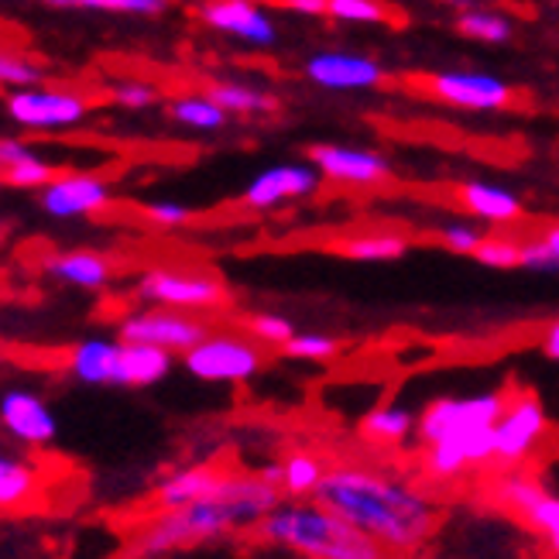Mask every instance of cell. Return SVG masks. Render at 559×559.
Masks as SVG:
<instances>
[{
    "label": "cell",
    "instance_id": "1",
    "mask_svg": "<svg viewBox=\"0 0 559 559\" xmlns=\"http://www.w3.org/2000/svg\"><path fill=\"white\" fill-rule=\"evenodd\" d=\"M312 501L350 522L395 559L419 556L443 525V501L432 488L378 464H330Z\"/></svg>",
    "mask_w": 559,
    "mask_h": 559
},
{
    "label": "cell",
    "instance_id": "2",
    "mask_svg": "<svg viewBox=\"0 0 559 559\" xmlns=\"http://www.w3.org/2000/svg\"><path fill=\"white\" fill-rule=\"evenodd\" d=\"M282 501H285L282 491L269 488L258 474L230 471L213 498L144 519V525L131 539V556L162 559L182 549H197L216 539H227L234 532H245V528L254 532Z\"/></svg>",
    "mask_w": 559,
    "mask_h": 559
},
{
    "label": "cell",
    "instance_id": "3",
    "mask_svg": "<svg viewBox=\"0 0 559 559\" xmlns=\"http://www.w3.org/2000/svg\"><path fill=\"white\" fill-rule=\"evenodd\" d=\"M254 539L299 559H395L350 522L333 515L320 501H282L254 528Z\"/></svg>",
    "mask_w": 559,
    "mask_h": 559
},
{
    "label": "cell",
    "instance_id": "4",
    "mask_svg": "<svg viewBox=\"0 0 559 559\" xmlns=\"http://www.w3.org/2000/svg\"><path fill=\"white\" fill-rule=\"evenodd\" d=\"M264 354L261 344L240 330H210L203 344H197L189 354H182V368L210 384H245L264 371Z\"/></svg>",
    "mask_w": 559,
    "mask_h": 559
},
{
    "label": "cell",
    "instance_id": "5",
    "mask_svg": "<svg viewBox=\"0 0 559 559\" xmlns=\"http://www.w3.org/2000/svg\"><path fill=\"white\" fill-rule=\"evenodd\" d=\"M504 405H508L504 392H480V395H467V399H450V395L432 399L419 412L416 440H419V447H432V443L450 440V436L495 429Z\"/></svg>",
    "mask_w": 559,
    "mask_h": 559
},
{
    "label": "cell",
    "instance_id": "6",
    "mask_svg": "<svg viewBox=\"0 0 559 559\" xmlns=\"http://www.w3.org/2000/svg\"><path fill=\"white\" fill-rule=\"evenodd\" d=\"M138 299L162 309H179V312H213L230 302L227 285L206 272H189V269H148L138 278Z\"/></svg>",
    "mask_w": 559,
    "mask_h": 559
},
{
    "label": "cell",
    "instance_id": "7",
    "mask_svg": "<svg viewBox=\"0 0 559 559\" xmlns=\"http://www.w3.org/2000/svg\"><path fill=\"white\" fill-rule=\"evenodd\" d=\"M210 330L213 326L203 320V316L162 309V306H144V309L128 312L124 320L117 323V340H124V344L158 347V350H168L173 357H182L197 344H203Z\"/></svg>",
    "mask_w": 559,
    "mask_h": 559
},
{
    "label": "cell",
    "instance_id": "8",
    "mask_svg": "<svg viewBox=\"0 0 559 559\" xmlns=\"http://www.w3.org/2000/svg\"><path fill=\"white\" fill-rule=\"evenodd\" d=\"M491 495L501 512L515 515L525 528H532L546 543H559V495L549 491L532 471L525 467L498 471Z\"/></svg>",
    "mask_w": 559,
    "mask_h": 559
},
{
    "label": "cell",
    "instance_id": "9",
    "mask_svg": "<svg viewBox=\"0 0 559 559\" xmlns=\"http://www.w3.org/2000/svg\"><path fill=\"white\" fill-rule=\"evenodd\" d=\"M549 432V416L536 392H512L501 419L495 426V467L515 471L525 467Z\"/></svg>",
    "mask_w": 559,
    "mask_h": 559
},
{
    "label": "cell",
    "instance_id": "10",
    "mask_svg": "<svg viewBox=\"0 0 559 559\" xmlns=\"http://www.w3.org/2000/svg\"><path fill=\"white\" fill-rule=\"evenodd\" d=\"M484 467H495V429L450 436L443 443L423 447L419 453V471L426 488H450V484L467 480Z\"/></svg>",
    "mask_w": 559,
    "mask_h": 559
},
{
    "label": "cell",
    "instance_id": "11",
    "mask_svg": "<svg viewBox=\"0 0 559 559\" xmlns=\"http://www.w3.org/2000/svg\"><path fill=\"white\" fill-rule=\"evenodd\" d=\"M90 104L86 96L69 93V90H14L8 96V114L14 124L32 128V131H62V128H76L86 117Z\"/></svg>",
    "mask_w": 559,
    "mask_h": 559
},
{
    "label": "cell",
    "instance_id": "12",
    "mask_svg": "<svg viewBox=\"0 0 559 559\" xmlns=\"http://www.w3.org/2000/svg\"><path fill=\"white\" fill-rule=\"evenodd\" d=\"M0 429H4L14 443L41 450L56 440L59 423L35 392L28 388H11V392L0 395Z\"/></svg>",
    "mask_w": 559,
    "mask_h": 559
},
{
    "label": "cell",
    "instance_id": "13",
    "mask_svg": "<svg viewBox=\"0 0 559 559\" xmlns=\"http://www.w3.org/2000/svg\"><path fill=\"white\" fill-rule=\"evenodd\" d=\"M320 173H316V165H275V168H264V173H258L245 197H240V203H245L248 210H275L282 203H292V200H306L312 197L316 189H320Z\"/></svg>",
    "mask_w": 559,
    "mask_h": 559
},
{
    "label": "cell",
    "instance_id": "14",
    "mask_svg": "<svg viewBox=\"0 0 559 559\" xmlns=\"http://www.w3.org/2000/svg\"><path fill=\"white\" fill-rule=\"evenodd\" d=\"M110 182L93 173H66L56 176L41 189L45 213L59 216V221H76V216H93L110 206Z\"/></svg>",
    "mask_w": 559,
    "mask_h": 559
},
{
    "label": "cell",
    "instance_id": "15",
    "mask_svg": "<svg viewBox=\"0 0 559 559\" xmlns=\"http://www.w3.org/2000/svg\"><path fill=\"white\" fill-rule=\"evenodd\" d=\"M312 165L323 179L340 186H378L392 176V165H388L384 155L350 148V144H316Z\"/></svg>",
    "mask_w": 559,
    "mask_h": 559
},
{
    "label": "cell",
    "instance_id": "16",
    "mask_svg": "<svg viewBox=\"0 0 559 559\" xmlns=\"http://www.w3.org/2000/svg\"><path fill=\"white\" fill-rule=\"evenodd\" d=\"M429 90L460 110H501L512 104V86L488 72H436Z\"/></svg>",
    "mask_w": 559,
    "mask_h": 559
},
{
    "label": "cell",
    "instance_id": "17",
    "mask_svg": "<svg viewBox=\"0 0 559 559\" xmlns=\"http://www.w3.org/2000/svg\"><path fill=\"white\" fill-rule=\"evenodd\" d=\"M230 471L216 467V464H189V467H179L168 477L158 480V488L152 495V512L148 515H158V512H176V508H186V504H197L203 498H213L221 491V484L227 480Z\"/></svg>",
    "mask_w": 559,
    "mask_h": 559
},
{
    "label": "cell",
    "instance_id": "18",
    "mask_svg": "<svg viewBox=\"0 0 559 559\" xmlns=\"http://www.w3.org/2000/svg\"><path fill=\"white\" fill-rule=\"evenodd\" d=\"M306 76L326 90H371L381 83V66L350 52H320L306 62Z\"/></svg>",
    "mask_w": 559,
    "mask_h": 559
},
{
    "label": "cell",
    "instance_id": "19",
    "mask_svg": "<svg viewBox=\"0 0 559 559\" xmlns=\"http://www.w3.org/2000/svg\"><path fill=\"white\" fill-rule=\"evenodd\" d=\"M203 21L216 32H230L251 45H272L275 41V24L251 0H210L203 4Z\"/></svg>",
    "mask_w": 559,
    "mask_h": 559
},
{
    "label": "cell",
    "instance_id": "20",
    "mask_svg": "<svg viewBox=\"0 0 559 559\" xmlns=\"http://www.w3.org/2000/svg\"><path fill=\"white\" fill-rule=\"evenodd\" d=\"M66 371L83 384H117L120 340L90 336L66 354Z\"/></svg>",
    "mask_w": 559,
    "mask_h": 559
},
{
    "label": "cell",
    "instance_id": "21",
    "mask_svg": "<svg viewBox=\"0 0 559 559\" xmlns=\"http://www.w3.org/2000/svg\"><path fill=\"white\" fill-rule=\"evenodd\" d=\"M45 275H52L56 282L72 285V288L96 292V288L110 285L114 264L100 251H62L45 261Z\"/></svg>",
    "mask_w": 559,
    "mask_h": 559
},
{
    "label": "cell",
    "instance_id": "22",
    "mask_svg": "<svg viewBox=\"0 0 559 559\" xmlns=\"http://www.w3.org/2000/svg\"><path fill=\"white\" fill-rule=\"evenodd\" d=\"M416 429H419V416H416V412L405 408V405H395V402L371 408L368 416L360 419V426H357L364 443L384 447V450L412 443V440H416Z\"/></svg>",
    "mask_w": 559,
    "mask_h": 559
},
{
    "label": "cell",
    "instance_id": "23",
    "mask_svg": "<svg viewBox=\"0 0 559 559\" xmlns=\"http://www.w3.org/2000/svg\"><path fill=\"white\" fill-rule=\"evenodd\" d=\"M176 368V357L158 347L144 344H124L120 340V371H117V388H152L165 381Z\"/></svg>",
    "mask_w": 559,
    "mask_h": 559
},
{
    "label": "cell",
    "instance_id": "24",
    "mask_svg": "<svg viewBox=\"0 0 559 559\" xmlns=\"http://www.w3.org/2000/svg\"><path fill=\"white\" fill-rule=\"evenodd\" d=\"M460 206L484 224H515L522 216V200L512 189L495 182H467L460 186Z\"/></svg>",
    "mask_w": 559,
    "mask_h": 559
},
{
    "label": "cell",
    "instance_id": "25",
    "mask_svg": "<svg viewBox=\"0 0 559 559\" xmlns=\"http://www.w3.org/2000/svg\"><path fill=\"white\" fill-rule=\"evenodd\" d=\"M41 474L35 464L0 447V512H24L38 501Z\"/></svg>",
    "mask_w": 559,
    "mask_h": 559
},
{
    "label": "cell",
    "instance_id": "26",
    "mask_svg": "<svg viewBox=\"0 0 559 559\" xmlns=\"http://www.w3.org/2000/svg\"><path fill=\"white\" fill-rule=\"evenodd\" d=\"M330 464L323 456H316L309 450H296V453H288L282 456V495L288 501H312L316 491H320V484L326 477Z\"/></svg>",
    "mask_w": 559,
    "mask_h": 559
},
{
    "label": "cell",
    "instance_id": "27",
    "mask_svg": "<svg viewBox=\"0 0 559 559\" xmlns=\"http://www.w3.org/2000/svg\"><path fill=\"white\" fill-rule=\"evenodd\" d=\"M336 251L350 258V261H368V264H384V261H399L408 251V237L402 234H388V230H371V234H354L344 237L336 245Z\"/></svg>",
    "mask_w": 559,
    "mask_h": 559
},
{
    "label": "cell",
    "instance_id": "28",
    "mask_svg": "<svg viewBox=\"0 0 559 559\" xmlns=\"http://www.w3.org/2000/svg\"><path fill=\"white\" fill-rule=\"evenodd\" d=\"M206 96L227 114H269L278 107L275 96L254 86H245V83H213Z\"/></svg>",
    "mask_w": 559,
    "mask_h": 559
},
{
    "label": "cell",
    "instance_id": "29",
    "mask_svg": "<svg viewBox=\"0 0 559 559\" xmlns=\"http://www.w3.org/2000/svg\"><path fill=\"white\" fill-rule=\"evenodd\" d=\"M168 114H173L176 124L192 128V131H221L227 124V110L216 107L210 96H179V100L168 104Z\"/></svg>",
    "mask_w": 559,
    "mask_h": 559
},
{
    "label": "cell",
    "instance_id": "30",
    "mask_svg": "<svg viewBox=\"0 0 559 559\" xmlns=\"http://www.w3.org/2000/svg\"><path fill=\"white\" fill-rule=\"evenodd\" d=\"M245 330H248V336L254 340V344L269 347V350H285L288 340L299 333L296 326H292V320H285L282 312H251L245 320Z\"/></svg>",
    "mask_w": 559,
    "mask_h": 559
},
{
    "label": "cell",
    "instance_id": "31",
    "mask_svg": "<svg viewBox=\"0 0 559 559\" xmlns=\"http://www.w3.org/2000/svg\"><path fill=\"white\" fill-rule=\"evenodd\" d=\"M474 258H477V264H484V269H495V272L522 269V240L504 237V234H488Z\"/></svg>",
    "mask_w": 559,
    "mask_h": 559
},
{
    "label": "cell",
    "instance_id": "32",
    "mask_svg": "<svg viewBox=\"0 0 559 559\" xmlns=\"http://www.w3.org/2000/svg\"><path fill=\"white\" fill-rule=\"evenodd\" d=\"M292 360H312V364H323V360H333L340 354V340L330 336V333H296L285 344V350Z\"/></svg>",
    "mask_w": 559,
    "mask_h": 559
},
{
    "label": "cell",
    "instance_id": "33",
    "mask_svg": "<svg viewBox=\"0 0 559 559\" xmlns=\"http://www.w3.org/2000/svg\"><path fill=\"white\" fill-rule=\"evenodd\" d=\"M456 24L467 38H477V41H508V35H512V24L501 14H488V11H467V14H460Z\"/></svg>",
    "mask_w": 559,
    "mask_h": 559
},
{
    "label": "cell",
    "instance_id": "34",
    "mask_svg": "<svg viewBox=\"0 0 559 559\" xmlns=\"http://www.w3.org/2000/svg\"><path fill=\"white\" fill-rule=\"evenodd\" d=\"M52 179H56V168L48 165L45 158H38V155H32L28 162H21L14 168H8V173H0V182H8L14 189H45Z\"/></svg>",
    "mask_w": 559,
    "mask_h": 559
},
{
    "label": "cell",
    "instance_id": "35",
    "mask_svg": "<svg viewBox=\"0 0 559 559\" xmlns=\"http://www.w3.org/2000/svg\"><path fill=\"white\" fill-rule=\"evenodd\" d=\"M41 83V69L28 59H21L8 48H0V86H14V90H32Z\"/></svg>",
    "mask_w": 559,
    "mask_h": 559
},
{
    "label": "cell",
    "instance_id": "36",
    "mask_svg": "<svg viewBox=\"0 0 559 559\" xmlns=\"http://www.w3.org/2000/svg\"><path fill=\"white\" fill-rule=\"evenodd\" d=\"M484 237H488V234H484L477 224H464V221L440 227V245L450 248L453 254H467V258L477 254V248L484 245Z\"/></svg>",
    "mask_w": 559,
    "mask_h": 559
},
{
    "label": "cell",
    "instance_id": "37",
    "mask_svg": "<svg viewBox=\"0 0 559 559\" xmlns=\"http://www.w3.org/2000/svg\"><path fill=\"white\" fill-rule=\"evenodd\" d=\"M330 17L378 24L388 17V11H384V4H378V0H330Z\"/></svg>",
    "mask_w": 559,
    "mask_h": 559
},
{
    "label": "cell",
    "instance_id": "38",
    "mask_svg": "<svg viewBox=\"0 0 559 559\" xmlns=\"http://www.w3.org/2000/svg\"><path fill=\"white\" fill-rule=\"evenodd\" d=\"M522 269L539 272V275H556L559 261L552 258V251L546 248L543 237H532V240H522Z\"/></svg>",
    "mask_w": 559,
    "mask_h": 559
},
{
    "label": "cell",
    "instance_id": "39",
    "mask_svg": "<svg viewBox=\"0 0 559 559\" xmlns=\"http://www.w3.org/2000/svg\"><path fill=\"white\" fill-rule=\"evenodd\" d=\"M114 100L120 107H128V110H144V107H152L158 100V90L148 86V83H141V80H128V83L114 86Z\"/></svg>",
    "mask_w": 559,
    "mask_h": 559
},
{
    "label": "cell",
    "instance_id": "40",
    "mask_svg": "<svg viewBox=\"0 0 559 559\" xmlns=\"http://www.w3.org/2000/svg\"><path fill=\"white\" fill-rule=\"evenodd\" d=\"M144 216H148V221H152V224H158V227H182V224H189V221H192L189 206H182V203H176V200H158V203H148V206H144Z\"/></svg>",
    "mask_w": 559,
    "mask_h": 559
},
{
    "label": "cell",
    "instance_id": "41",
    "mask_svg": "<svg viewBox=\"0 0 559 559\" xmlns=\"http://www.w3.org/2000/svg\"><path fill=\"white\" fill-rule=\"evenodd\" d=\"M83 8L128 11V14H162L168 8V0H83Z\"/></svg>",
    "mask_w": 559,
    "mask_h": 559
},
{
    "label": "cell",
    "instance_id": "42",
    "mask_svg": "<svg viewBox=\"0 0 559 559\" xmlns=\"http://www.w3.org/2000/svg\"><path fill=\"white\" fill-rule=\"evenodd\" d=\"M32 155H35L32 144H24L17 138H0V173H8V168L28 162Z\"/></svg>",
    "mask_w": 559,
    "mask_h": 559
},
{
    "label": "cell",
    "instance_id": "43",
    "mask_svg": "<svg viewBox=\"0 0 559 559\" xmlns=\"http://www.w3.org/2000/svg\"><path fill=\"white\" fill-rule=\"evenodd\" d=\"M539 347H543V354H546L549 360H559V320H552V323L543 330Z\"/></svg>",
    "mask_w": 559,
    "mask_h": 559
},
{
    "label": "cell",
    "instance_id": "44",
    "mask_svg": "<svg viewBox=\"0 0 559 559\" xmlns=\"http://www.w3.org/2000/svg\"><path fill=\"white\" fill-rule=\"evenodd\" d=\"M285 8L299 14H330V0H285Z\"/></svg>",
    "mask_w": 559,
    "mask_h": 559
},
{
    "label": "cell",
    "instance_id": "45",
    "mask_svg": "<svg viewBox=\"0 0 559 559\" xmlns=\"http://www.w3.org/2000/svg\"><path fill=\"white\" fill-rule=\"evenodd\" d=\"M543 240H546V248L552 251V258L559 261V224H552V227H546L543 234H539Z\"/></svg>",
    "mask_w": 559,
    "mask_h": 559
},
{
    "label": "cell",
    "instance_id": "46",
    "mask_svg": "<svg viewBox=\"0 0 559 559\" xmlns=\"http://www.w3.org/2000/svg\"><path fill=\"white\" fill-rule=\"evenodd\" d=\"M48 4H59V8H72V4H80V0H48Z\"/></svg>",
    "mask_w": 559,
    "mask_h": 559
},
{
    "label": "cell",
    "instance_id": "47",
    "mask_svg": "<svg viewBox=\"0 0 559 559\" xmlns=\"http://www.w3.org/2000/svg\"><path fill=\"white\" fill-rule=\"evenodd\" d=\"M549 552H552V556L559 559V543H549Z\"/></svg>",
    "mask_w": 559,
    "mask_h": 559
},
{
    "label": "cell",
    "instance_id": "48",
    "mask_svg": "<svg viewBox=\"0 0 559 559\" xmlns=\"http://www.w3.org/2000/svg\"><path fill=\"white\" fill-rule=\"evenodd\" d=\"M436 559H456V556H436Z\"/></svg>",
    "mask_w": 559,
    "mask_h": 559
},
{
    "label": "cell",
    "instance_id": "49",
    "mask_svg": "<svg viewBox=\"0 0 559 559\" xmlns=\"http://www.w3.org/2000/svg\"><path fill=\"white\" fill-rule=\"evenodd\" d=\"M80 4H83V0H80Z\"/></svg>",
    "mask_w": 559,
    "mask_h": 559
}]
</instances>
